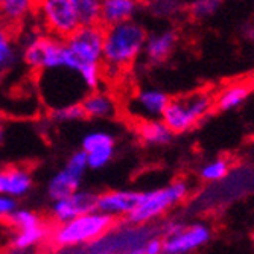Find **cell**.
Returning <instances> with one entry per match:
<instances>
[{"label": "cell", "mask_w": 254, "mask_h": 254, "mask_svg": "<svg viewBox=\"0 0 254 254\" xmlns=\"http://www.w3.org/2000/svg\"><path fill=\"white\" fill-rule=\"evenodd\" d=\"M186 8V0H148V11L157 18H174Z\"/></svg>", "instance_id": "20"}, {"label": "cell", "mask_w": 254, "mask_h": 254, "mask_svg": "<svg viewBox=\"0 0 254 254\" xmlns=\"http://www.w3.org/2000/svg\"><path fill=\"white\" fill-rule=\"evenodd\" d=\"M18 209V202L9 195H0V218L6 219L14 210Z\"/></svg>", "instance_id": "28"}, {"label": "cell", "mask_w": 254, "mask_h": 254, "mask_svg": "<svg viewBox=\"0 0 254 254\" xmlns=\"http://www.w3.org/2000/svg\"><path fill=\"white\" fill-rule=\"evenodd\" d=\"M169 95L160 88L146 87L138 90L132 95L128 102V113L132 118H138L140 122L143 121H155L161 119L165 108L169 104Z\"/></svg>", "instance_id": "8"}, {"label": "cell", "mask_w": 254, "mask_h": 254, "mask_svg": "<svg viewBox=\"0 0 254 254\" xmlns=\"http://www.w3.org/2000/svg\"><path fill=\"white\" fill-rule=\"evenodd\" d=\"M37 0H3L0 6V23L5 26L17 25L35 11Z\"/></svg>", "instance_id": "18"}, {"label": "cell", "mask_w": 254, "mask_h": 254, "mask_svg": "<svg viewBox=\"0 0 254 254\" xmlns=\"http://www.w3.org/2000/svg\"><path fill=\"white\" fill-rule=\"evenodd\" d=\"M189 193L186 181H175L166 188H160L142 192V199L135 209L127 216V222L132 225L148 224L161 215H165L171 207L181 202Z\"/></svg>", "instance_id": "4"}, {"label": "cell", "mask_w": 254, "mask_h": 254, "mask_svg": "<svg viewBox=\"0 0 254 254\" xmlns=\"http://www.w3.org/2000/svg\"><path fill=\"white\" fill-rule=\"evenodd\" d=\"M35 11L46 31L58 40H67L81 26L70 0H37Z\"/></svg>", "instance_id": "5"}, {"label": "cell", "mask_w": 254, "mask_h": 254, "mask_svg": "<svg viewBox=\"0 0 254 254\" xmlns=\"http://www.w3.org/2000/svg\"><path fill=\"white\" fill-rule=\"evenodd\" d=\"M51 118L55 122H79V121L87 119L85 113H84V110L81 107V102L64 105V107L52 110Z\"/></svg>", "instance_id": "26"}, {"label": "cell", "mask_w": 254, "mask_h": 254, "mask_svg": "<svg viewBox=\"0 0 254 254\" xmlns=\"http://www.w3.org/2000/svg\"><path fill=\"white\" fill-rule=\"evenodd\" d=\"M228 171H230V161L227 158H215L199 169V177L204 181L215 183L225 178Z\"/></svg>", "instance_id": "24"}, {"label": "cell", "mask_w": 254, "mask_h": 254, "mask_svg": "<svg viewBox=\"0 0 254 254\" xmlns=\"http://www.w3.org/2000/svg\"><path fill=\"white\" fill-rule=\"evenodd\" d=\"M184 228H186V224L181 222V221H177V219H172V221L165 222L163 228H161V233H163V239L181 233Z\"/></svg>", "instance_id": "29"}, {"label": "cell", "mask_w": 254, "mask_h": 254, "mask_svg": "<svg viewBox=\"0 0 254 254\" xmlns=\"http://www.w3.org/2000/svg\"><path fill=\"white\" fill-rule=\"evenodd\" d=\"M113 216L98 210L90 212L72 221L58 224L52 233V242L63 248L84 245L102 238L113 228Z\"/></svg>", "instance_id": "3"}, {"label": "cell", "mask_w": 254, "mask_h": 254, "mask_svg": "<svg viewBox=\"0 0 254 254\" xmlns=\"http://www.w3.org/2000/svg\"><path fill=\"white\" fill-rule=\"evenodd\" d=\"M177 41H178V34L172 28L151 32L146 37L143 54L149 63H163L175 51Z\"/></svg>", "instance_id": "13"}, {"label": "cell", "mask_w": 254, "mask_h": 254, "mask_svg": "<svg viewBox=\"0 0 254 254\" xmlns=\"http://www.w3.org/2000/svg\"><path fill=\"white\" fill-rule=\"evenodd\" d=\"M96 199L98 195L87 190H76L72 195L54 201L51 207V215L55 222L63 224L72 221L78 216L87 215L96 210Z\"/></svg>", "instance_id": "9"}, {"label": "cell", "mask_w": 254, "mask_h": 254, "mask_svg": "<svg viewBox=\"0 0 254 254\" xmlns=\"http://www.w3.org/2000/svg\"><path fill=\"white\" fill-rule=\"evenodd\" d=\"M3 138H5V127H3V118L0 114V145H2Z\"/></svg>", "instance_id": "31"}, {"label": "cell", "mask_w": 254, "mask_h": 254, "mask_svg": "<svg viewBox=\"0 0 254 254\" xmlns=\"http://www.w3.org/2000/svg\"><path fill=\"white\" fill-rule=\"evenodd\" d=\"M148 32L135 20L104 28L102 68L122 72L143 54Z\"/></svg>", "instance_id": "1"}, {"label": "cell", "mask_w": 254, "mask_h": 254, "mask_svg": "<svg viewBox=\"0 0 254 254\" xmlns=\"http://www.w3.org/2000/svg\"><path fill=\"white\" fill-rule=\"evenodd\" d=\"M32 175L26 168L0 169V195H9L15 199L26 196L32 189Z\"/></svg>", "instance_id": "14"}, {"label": "cell", "mask_w": 254, "mask_h": 254, "mask_svg": "<svg viewBox=\"0 0 254 254\" xmlns=\"http://www.w3.org/2000/svg\"><path fill=\"white\" fill-rule=\"evenodd\" d=\"M142 199V192L137 190H113L98 195L96 210L108 216H128Z\"/></svg>", "instance_id": "12"}, {"label": "cell", "mask_w": 254, "mask_h": 254, "mask_svg": "<svg viewBox=\"0 0 254 254\" xmlns=\"http://www.w3.org/2000/svg\"><path fill=\"white\" fill-rule=\"evenodd\" d=\"M137 132H138V137L142 138V142L151 146L169 145L174 138V132L163 124L161 119L138 122Z\"/></svg>", "instance_id": "17"}, {"label": "cell", "mask_w": 254, "mask_h": 254, "mask_svg": "<svg viewBox=\"0 0 254 254\" xmlns=\"http://www.w3.org/2000/svg\"><path fill=\"white\" fill-rule=\"evenodd\" d=\"M81 107L88 119H110L118 111L114 98L102 90H95L87 93L81 101Z\"/></svg>", "instance_id": "16"}, {"label": "cell", "mask_w": 254, "mask_h": 254, "mask_svg": "<svg viewBox=\"0 0 254 254\" xmlns=\"http://www.w3.org/2000/svg\"><path fill=\"white\" fill-rule=\"evenodd\" d=\"M15 60V51L8 31L0 26V70L8 68Z\"/></svg>", "instance_id": "27"}, {"label": "cell", "mask_w": 254, "mask_h": 254, "mask_svg": "<svg viewBox=\"0 0 254 254\" xmlns=\"http://www.w3.org/2000/svg\"><path fill=\"white\" fill-rule=\"evenodd\" d=\"M138 9V0H101L99 25L102 28L114 26L132 20Z\"/></svg>", "instance_id": "15"}, {"label": "cell", "mask_w": 254, "mask_h": 254, "mask_svg": "<svg viewBox=\"0 0 254 254\" xmlns=\"http://www.w3.org/2000/svg\"><path fill=\"white\" fill-rule=\"evenodd\" d=\"M6 219L17 230V232H20V230H29V228H34V227L43 225L40 215L29 210V209H17Z\"/></svg>", "instance_id": "25"}, {"label": "cell", "mask_w": 254, "mask_h": 254, "mask_svg": "<svg viewBox=\"0 0 254 254\" xmlns=\"http://www.w3.org/2000/svg\"><path fill=\"white\" fill-rule=\"evenodd\" d=\"M143 254H163V239L151 238L143 245Z\"/></svg>", "instance_id": "30"}, {"label": "cell", "mask_w": 254, "mask_h": 254, "mask_svg": "<svg viewBox=\"0 0 254 254\" xmlns=\"http://www.w3.org/2000/svg\"><path fill=\"white\" fill-rule=\"evenodd\" d=\"M212 108L213 98L209 91H193L189 95L171 98L161 114V121L174 134H181L193 128Z\"/></svg>", "instance_id": "2"}, {"label": "cell", "mask_w": 254, "mask_h": 254, "mask_svg": "<svg viewBox=\"0 0 254 254\" xmlns=\"http://www.w3.org/2000/svg\"><path fill=\"white\" fill-rule=\"evenodd\" d=\"M88 168L87 154L79 149L68 157L65 166L58 171L48 183V195L52 201H58L79 190L82 178Z\"/></svg>", "instance_id": "7"}, {"label": "cell", "mask_w": 254, "mask_h": 254, "mask_svg": "<svg viewBox=\"0 0 254 254\" xmlns=\"http://www.w3.org/2000/svg\"><path fill=\"white\" fill-rule=\"evenodd\" d=\"M82 151L87 154L90 169H104L114 157V137L105 131H91L82 138Z\"/></svg>", "instance_id": "11"}, {"label": "cell", "mask_w": 254, "mask_h": 254, "mask_svg": "<svg viewBox=\"0 0 254 254\" xmlns=\"http://www.w3.org/2000/svg\"><path fill=\"white\" fill-rule=\"evenodd\" d=\"M2 3H3V0H0V6H2Z\"/></svg>", "instance_id": "32"}, {"label": "cell", "mask_w": 254, "mask_h": 254, "mask_svg": "<svg viewBox=\"0 0 254 254\" xmlns=\"http://www.w3.org/2000/svg\"><path fill=\"white\" fill-rule=\"evenodd\" d=\"M212 239V230L209 225L196 222L186 225L181 233L163 239V254H190L204 247Z\"/></svg>", "instance_id": "10"}, {"label": "cell", "mask_w": 254, "mask_h": 254, "mask_svg": "<svg viewBox=\"0 0 254 254\" xmlns=\"http://www.w3.org/2000/svg\"><path fill=\"white\" fill-rule=\"evenodd\" d=\"M222 6V0H192L188 5V12L193 20H207L213 17Z\"/></svg>", "instance_id": "23"}, {"label": "cell", "mask_w": 254, "mask_h": 254, "mask_svg": "<svg viewBox=\"0 0 254 254\" xmlns=\"http://www.w3.org/2000/svg\"><path fill=\"white\" fill-rule=\"evenodd\" d=\"M81 25H99L101 0H70Z\"/></svg>", "instance_id": "22"}, {"label": "cell", "mask_w": 254, "mask_h": 254, "mask_svg": "<svg viewBox=\"0 0 254 254\" xmlns=\"http://www.w3.org/2000/svg\"><path fill=\"white\" fill-rule=\"evenodd\" d=\"M48 235V230H46L43 225L29 228V230H20L17 232L11 241V245L18 250V251H25L29 250L35 245H38L40 242H43V239Z\"/></svg>", "instance_id": "21"}, {"label": "cell", "mask_w": 254, "mask_h": 254, "mask_svg": "<svg viewBox=\"0 0 254 254\" xmlns=\"http://www.w3.org/2000/svg\"><path fill=\"white\" fill-rule=\"evenodd\" d=\"M23 61L34 72L63 68L64 41L52 35H34L23 48Z\"/></svg>", "instance_id": "6"}, {"label": "cell", "mask_w": 254, "mask_h": 254, "mask_svg": "<svg viewBox=\"0 0 254 254\" xmlns=\"http://www.w3.org/2000/svg\"><path fill=\"white\" fill-rule=\"evenodd\" d=\"M250 96V87L245 84H233L222 90L216 98V107L222 111H228L242 105Z\"/></svg>", "instance_id": "19"}]
</instances>
